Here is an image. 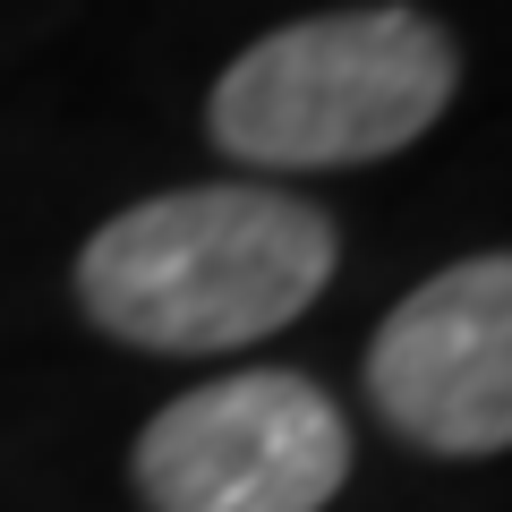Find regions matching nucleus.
<instances>
[{
    "instance_id": "1",
    "label": "nucleus",
    "mask_w": 512,
    "mask_h": 512,
    "mask_svg": "<svg viewBox=\"0 0 512 512\" xmlns=\"http://www.w3.org/2000/svg\"><path fill=\"white\" fill-rule=\"evenodd\" d=\"M333 282V222L282 188H171L86 239L77 299L137 350H239Z\"/></svg>"
},
{
    "instance_id": "2",
    "label": "nucleus",
    "mask_w": 512,
    "mask_h": 512,
    "mask_svg": "<svg viewBox=\"0 0 512 512\" xmlns=\"http://www.w3.org/2000/svg\"><path fill=\"white\" fill-rule=\"evenodd\" d=\"M453 35L419 9H333L274 26L222 69L214 146L256 171H342L402 154L453 103Z\"/></svg>"
},
{
    "instance_id": "3",
    "label": "nucleus",
    "mask_w": 512,
    "mask_h": 512,
    "mask_svg": "<svg viewBox=\"0 0 512 512\" xmlns=\"http://www.w3.org/2000/svg\"><path fill=\"white\" fill-rule=\"evenodd\" d=\"M350 478L342 410L291 367L197 384L137 436L154 512H325Z\"/></svg>"
},
{
    "instance_id": "4",
    "label": "nucleus",
    "mask_w": 512,
    "mask_h": 512,
    "mask_svg": "<svg viewBox=\"0 0 512 512\" xmlns=\"http://www.w3.org/2000/svg\"><path fill=\"white\" fill-rule=\"evenodd\" d=\"M367 393L419 453L512 444V256H470L402 299L367 342Z\"/></svg>"
}]
</instances>
